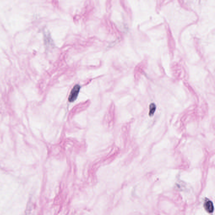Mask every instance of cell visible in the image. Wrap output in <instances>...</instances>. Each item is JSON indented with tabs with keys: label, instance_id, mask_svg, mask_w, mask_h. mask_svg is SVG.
Wrapping results in <instances>:
<instances>
[{
	"label": "cell",
	"instance_id": "1",
	"mask_svg": "<svg viewBox=\"0 0 215 215\" xmlns=\"http://www.w3.org/2000/svg\"><path fill=\"white\" fill-rule=\"evenodd\" d=\"M80 90V86L79 85H75L73 87L72 89V90L69 97H68V100L70 102H73L77 99L78 96L79 92Z\"/></svg>",
	"mask_w": 215,
	"mask_h": 215
},
{
	"label": "cell",
	"instance_id": "2",
	"mask_svg": "<svg viewBox=\"0 0 215 215\" xmlns=\"http://www.w3.org/2000/svg\"><path fill=\"white\" fill-rule=\"evenodd\" d=\"M204 208L205 210L209 213H211L213 211L214 206L213 203L210 200L206 201L204 203Z\"/></svg>",
	"mask_w": 215,
	"mask_h": 215
},
{
	"label": "cell",
	"instance_id": "3",
	"mask_svg": "<svg viewBox=\"0 0 215 215\" xmlns=\"http://www.w3.org/2000/svg\"><path fill=\"white\" fill-rule=\"evenodd\" d=\"M156 109V106L155 104H151L150 106V112L149 115L150 116H152L155 111Z\"/></svg>",
	"mask_w": 215,
	"mask_h": 215
}]
</instances>
